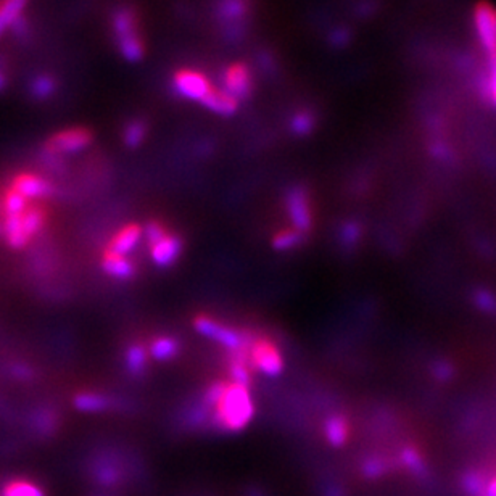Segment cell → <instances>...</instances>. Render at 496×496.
Here are the masks:
<instances>
[{
    "mask_svg": "<svg viewBox=\"0 0 496 496\" xmlns=\"http://www.w3.org/2000/svg\"><path fill=\"white\" fill-rule=\"evenodd\" d=\"M255 415L250 392L242 385L229 384L221 403L211 412L209 426L216 431L240 432L250 424Z\"/></svg>",
    "mask_w": 496,
    "mask_h": 496,
    "instance_id": "obj_1",
    "label": "cell"
},
{
    "mask_svg": "<svg viewBox=\"0 0 496 496\" xmlns=\"http://www.w3.org/2000/svg\"><path fill=\"white\" fill-rule=\"evenodd\" d=\"M112 26L121 55L129 62H139L145 55V42L142 39L136 10L128 5L119 7L113 13Z\"/></svg>",
    "mask_w": 496,
    "mask_h": 496,
    "instance_id": "obj_2",
    "label": "cell"
},
{
    "mask_svg": "<svg viewBox=\"0 0 496 496\" xmlns=\"http://www.w3.org/2000/svg\"><path fill=\"white\" fill-rule=\"evenodd\" d=\"M195 330L203 337L216 341V344L223 345L224 348L229 351L235 350H248L255 344L256 339H253L250 334L240 332L233 327L224 326V324L214 321V319L208 316H197L194 321Z\"/></svg>",
    "mask_w": 496,
    "mask_h": 496,
    "instance_id": "obj_3",
    "label": "cell"
},
{
    "mask_svg": "<svg viewBox=\"0 0 496 496\" xmlns=\"http://www.w3.org/2000/svg\"><path fill=\"white\" fill-rule=\"evenodd\" d=\"M285 209L295 230L306 235L313 229V211L310 194L305 185H292L285 194Z\"/></svg>",
    "mask_w": 496,
    "mask_h": 496,
    "instance_id": "obj_4",
    "label": "cell"
},
{
    "mask_svg": "<svg viewBox=\"0 0 496 496\" xmlns=\"http://www.w3.org/2000/svg\"><path fill=\"white\" fill-rule=\"evenodd\" d=\"M173 87L181 97L202 102L213 89L211 81L205 73L192 68H181L173 74Z\"/></svg>",
    "mask_w": 496,
    "mask_h": 496,
    "instance_id": "obj_5",
    "label": "cell"
},
{
    "mask_svg": "<svg viewBox=\"0 0 496 496\" xmlns=\"http://www.w3.org/2000/svg\"><path fill=\"white\" fill-rule=\"evenodd\" d=\"M474 23L478 39L490 58L496 57V8L488 2H478L474 10Z\"/></svg>",
    "mask_w": 496,
    "mask_h": 496,
    "instance_id": "obj_6",
    "label": "cell"
},
{
    "mask_svg": "<svg viewBox=\"0 0 496 496\" xmlns=\"http://www.w3.org/2000/svg\"><path fill=\"white\" fill-rule=\"evenodd\" d=\"M250 365L264 376L278 377L284 369V360L273 341L256 339L250 348Z\"/></svg>",
    "mask_w": 496,
    "mask_h": 496,
    "instance_id": "obj_7",
    "label": "cell"
},
{
    "mask_svg": "<svg viewBox=\"0 0 496 496\" xmlns=\"http://www.w3.org/2000/svg\"><path fill=\"white\" fill-rule=\"evenodd\" d=\"M92 132L86 128H70L60 131L47 142V152L52 155L76 153L92 144Z\"/></svg>",
    "mask_w": 496,
    "mask_h": 496,
    "instance_id": "obj_8",
    "label": "cell"
},
{
    "mask_svg": "<svg viewBox=\"0 0 496 496\" xmlns=\"http://www.w3.org/2000/svg\"><path fill=\"white\" fill-rule=\"evenodd\" d=\"M253 86H255L253 74L245 63H230L223 71V89L228 91L230 96H234L237 100H244V98L250 97Z\"/></svg>",
    "mask_w": 496,
    "mask_h": 496,
    "instance_id": "obj_9",
    "label": "cell"
},
{
    "mask_svg": "<svg viewBox=\"0 0 496 496\" xmlns=\"http://www.w3.org/2000/svg\"><path fill=\"white\" fill-rule=\"evenodd\" d=\"M184 240L178 234H168L163 240H159L155 247L150 248V256L155 266L168 269L174 266L183 256Z\"/></svg>",
    "mask_w": 496,
    "mask_h": 496,
    "instance_id": "obj_10",
    "label": "cell"
},
{
    "mask_svg": "<svg viewBox=\"0 0 496 496\" xmlns=\"http://www.w3.org/2000/svg\"><path fill=\"white\" fill-rule=\"evenodd\" d=\"M12 189L18 192L26 200L34 198H47L53 194V185L39 176L31 173H21L16 176L12 183Z\"/></svg>",
    "mask_w": 496,
    "mask_h": 496,
    "instance_id": "obj_11",
    "label": "cell"
},
{
    "mask_svg": "<svg viewBox=\"0 0 496 496\" xmlns=\"http://www.w3.org/2000/svg\"><path fill=\"white\" fill-rule=\"evenodd\" d=\"M142 235H144V230H142L139 224L126 226V228L121 229L119 233L113 237L112 242H110L107 253L117 256H126L137 247Z\"/></svg>",
    "mask_w": 496,
    "mask_h": 496,
    "instance_id": "obj_12",
    "label": "cell"
},
{
    "mask_svg": "<svg viewBox=\"0 0 496 496\" xmlns=\"http://www.w3.org/2000/svg\"><path fill=\"white\" fill-rule=\"evenodd\" d=\"M200 103L207 110H209V112L221 115V117H233V115L237 113V110H239L240 100H237L228 91L213 87L211 92H209Z\"/></svg>",
    "mask_w": 496,
    "mask_h": 496,
    "instance_id": "obj_13",
    "label": "cell"
},
{
    "mask_svg": "<svg viewBox=\"0 0 496 496\" xmlns=\"http://www.w3.org/2000/svg\"><path fill=\"white\" fill-rule=\"evenodd\" d=\"M350 435L348 419L341 415H332L324 421V438L334 448H340L346 443Z\"/></svg>",
    "mask_w": 496,
    "mask_h": 496,
    "instance_id": "obj_14",
    "label": "cell"
},
{
    "mask_svg": "<svg viewBox=\"0 0 496 496\" xmlns=\"http://www.w3.org/2000/svg\"><path fill=\"white\" fill-rule=\"evenodd\" d=\"M102 269L108 275L119 280H129L136 275V266L126 256H117L105 253Z\"/></svg>",
    "mask_w": 496,
    "mask_h": 496,
    "instance_id": "obj_15",
    "label": "cell"
},
{
    "mask_svg": "<svg viewBox=\"0 0 496 496\" xmlns=\"http://www.w3.org/2000/svg\"><path fill=\"white\" fill-rule=\"evenodd\" d=\"M181 348L183 345L176 337H157L148 346V355L155 361L167 363L174 360L181 353Z\"/></svg>",
    "mask_w": 496,
    "mask_h": 496,
    "instance_id": "obj_16",
    "label": "cell"
},
{
    "mask_svg": "<svg viewBox=\"0 0 496 496\" xmlns=\"http://www.w3.org/2000/svg\"><path fill=\"white\" fill-rule=\"evenodd\" d=\"M126 371L129 372L131 377L141 379L145 376L147 372V365H148V353L145 350V346L142 345H131L128 350H126Z\"/></svg>",
    "mask_w": 496,
    "mask_h": 496,
    "instance_id": "obj_17",
    "label": "cell"
},
{
    "mask_svg": "<svg viewBox=\"0 0 496 496\" xmlns=\"http://www.w3.org/2000/svg\"><path fill=\"white\" fill-rule=\"evenodd\" d=\"M400 464L403 466L411 476L417 478H426L429 476L426 461H424V457L415 446H405V448L400 451Z\"/></svg>",
    "mask_w": 496,
    "mask_h": 496,
    "instance_id": "obj_18",
    "label": "cell"
},
{
    "mask_svg": "<svg viewBox=\"0 0 496 496\" xmlns=\"http://www.w3.org/2000/svg\"><path fill=\"white\" fill-rule=\"evenodd\" d=\"M73 405L76 410L82 412H102L108 410L112 401L108 396L100 393H79L74 396Z\"/></svg>",
    "mask_w": 496,
    "mask_h": 496,
    "instance_id": "obj_19",
    "label": "cell"
},
{
    "mask_svg": "<svg viewBox=\"0 0 496 496\" xmlns=\"http://www.w3.org/2000/svg\"><path fill=\"white\" fill-rule=\"evenodd\" d=\"M26 2L27 0H4L0 4V34L7 27L13 26L16 20L21 18V12H23Z\"/></svg>",
    "mask_w": 496,
    "mask_h": 496,
    "instance_id": "obj_20",
    "label": "cell"
},
{
    "mask_svg": "<svg viewBox=\"0 0 496 496\" xmlns=\"http://www.w3.org/2000/svg\"><path fill=\"white\" fill-rule=\"evenodd\" d=\"M305 235L300 234L299 230H282V233L275 234L273 239V248L275 252H289L301 247Z\"/></svg>",
    "mask_w": 496,
    "mask_h": 496,
    "instance_id": "obj_21",
    "label": "cell"
},
{
    "mask_svg": "<svg viewBox=\"0 0 496 496\" xmlns=\"http://www.w3.org/2000/svg\"><path fill=\"white\" fill-rule=\"evenodd\" d=\"M462 488L469 496H485L487 493V478H485L481 472L469 471L462 476L461 481Z\"/></svg>",
    "mask_w": 496,
    "mask_h": 496,
    "instance_id": "obj_22",
    "label": "cell"
},
{
    "mask_svg": "<svg viewBox=\"0 0 496 496\" xmlns=\"http://www.w3.org/2000/svg\"><path fill=\"white\" fill-rule=\"evenodd\" d=\"M226 389H228V384L223 382V380H216V382L209 384L202 395L200 405L205 406L208 411L213 412L218 407V405L221 403L223 396L226 393Z\"/></svg>",
    "mask_w": 496,
    "mask_h": 496,
    "instance_id": "obj_23",
    "label": "cell"
},
{
    "mask_svg": "<svg viewBox=\"0 0 496 496\" xmlns=\"http://www.w3.org/2000/svg\"><path fill=\"white\" fill-rule=\"evenodd\" d=\"M390 471V462L382 456H367L361 464V472L366 478H379Z\"/></svg>",
    "mask_w": 496,
    "mask_h": 496,
    "instance_id": "obj_24",
    "label": "cell"
},
{
    "mask_svg": "<svg viewBox=\"0 0 496 496\" xmlns=\"http://www.w3.org/2000/svg\"><path fill=\"white\" fill-rule=\"evenodd\" d=\"M44 211L41 208H27L26 211L23 213V216H21V223H23V229L25 234L30 237H34L39 230L42 229L44 224Z\"/></svg>",
    "mask_w": 496,
    "mask_h": 496,
    "instance_id": "obj_25",
    "label": "cell"
},
{
    "mask_svg": "<svg viewBox=\"0 0 496 496\" xmlns=\"http://www.w3.org/2000/svg\"><path fill=\"white\" fill-rule=\"evenodd\" d=\"M314 126H316V118L311 112H299L290 121V131L295 136L311 134Z\"/></svg>",
    "mask_w": 496,
    "mask_h": 496,
    "instance_id": "obj_26",
    "label": "cell"
},
{
    "mask_svg": "<svg viewBox=\"0 0 496 496\" xmlns=\"http://www.w3.org/2000/svg\"><path fill=\"white\" fill-rule=\"evenodd\" d=\"M4 209L5 216H18V214H23L27 209V200L25 197H21L18 192L10 189L7 195H5Z\"/></svg>",
    "mask_w": 496,
    "mask_h": 496,
    "instance_id": "obj_27",
    "label": "cell"
},
{
    "mask_svg": "<svg viewBox=\"0 0 496 496\" xmlns=\"http://www.w3.org/2000/svg\"><path fill=\"white\" fill-rule=\"evenodd\" d=\"M145 134H147L145 124L142 123V121H132V123L128 124V128L124 129V136H123L124 144L131 148L139 147L142 142H144Z\"/></svg>",
    "mask_w": 496,
    "mask_h": 496,
    "instance_id": "obj_28",
    "label": "cell"
},
{
    "mask_svg": "<svg viewBox=\"0 0 496 496\" xmlns=\"http://www.w3.org/2000/svg\"><path fill=\"white\" fill-rule=\"evenodd\" d=\"M4 496H44L39 487L26 481H15L4 490Z\"/></svg>",
    "mask_w": 496,
    "mask_h": 496,
    "instance_id": "obj_29",
    "label": "cell"
},
{
    "mask_svg": "<svg viewBox=\"0 0 496 496\" xmlns=\"http://www.w3.org/2000/svg\"><path fill=\"white\" fill-rule=\"evenodd\" d=\"M490 70L488 74L482 79V93L483 97H487L490 102H492L496 107V57L490 58Z\"/></svg>",
    "mask_w": 496,
    "mask_h": 496,
    "instance_id": "obj_30",
    "label": "cell"
},
{
    "mask_svg": "<svg viewBox=\"0 0 496 496\" xmlns=\"http://www.w3.org/2000/svg\"><path fill=\"white\" fill-rule=\"evenodd\" d=\"M361 226L358 223H345L340 229V242L345 248H353L361 239Z\"/></svg>",
    "mask_w": 496,
    "mask_h": 496,
    "instance_id": "obj_31",
    "label": "cell"
},
{
    "mask_svg": "<svg viewBox=\"0 0 496 496\" xmlns=\"http://www.w3.org/2000/svg\"><path fill=\"white\" fill-rule=\"evenodd\" d=\"M142 230H144V235H145L148 248L155 247L159 240H163L164 237L168 235L167 229H164L163 226L159 224V223H157V221H148L144 226V228H142Z\"/></svg>",
    "mask_w": 496,
    "mask_h": 496,
    "instance_id": "obj_32",
    "label": "cell"
},
{
    "mask_svg": "<svg viewBox=\"0 0 496 496\" xmlns=\"http://www.w3.org/2000/svg\"><path fill=\"white\" fill-rule=\"evenodd\" d=\"M55 89V82L52 78H48V76H39L34 82H32V93H34L36 97H48Z\"/></svg>",
    "mask_w": 496,
    "mask_h": 496,
    "instance_id": "obj_33",
    "label": "cell"
},
{
    "mask_svg": "<svg viewBox=\"0 0 496 496\" xmlns=\"http://www.w3.org/2000/svg\"><path fill=\"white\" fill-rule=\"evenodd\" d=\"M474 300H476L477 306L481 308V310L488 311V313H495L496 311V299L492 294H490V292L478 290L477 294H476V296H474Z\"/></svg>",
    "mask_w": 496,
    "mask_h": 496,
    "instance_id": "obj_34",
    "label": "cell"
},
{
    "mask_svg": "<svg viewBox=\"0 0 496 496\" xmlns=\"http://www.w3.org/2000/svg\"><path fill=\"white\" fill-rule=\"evenodd\" d=\"M453 366L450 365V363H437V365L433 366V374H435V377H438V379H450L451 376H453Z\"/></svg>",
    "mask_w": 496,
    "mask_h": 496,
    "instance_id": "obj_35",
    "label": "cell"
},
{
    "mask_svg": "<svg viewBox=\"0 0 496 496\" xmlns=\"http://www.w3.org/2000/svg\"><path fill=\"white\" fill-rule=\"evenodd\" d=\"M485 496H496V477L492 478V481H488L487 493H485Z\"/></svg>",
    "mask_w": 496,
    "mask_h": 496,
    "instance_id": "obj_36",
    "label": "cell"
},
{
    "mask_svg": "<svg viewBox=\"0 0 496 496\" xmlns=\"http://www.w3.org/2000/svg\"><path fill=\"white\" fill-rule=\"evenodd\" d=\"M4 84H5V78H4V74L0 73V91L4 89Z\"/></svg>",
    "mask_w": 496,
    "mask_h": 496,
    "instance_id": "obj_37",
    "label": "cell"
},
{
    "mask_svg": "<svg viewBox=\"0 0 496 496\" xmlns=\"http://www.w3.org/2000/svg\"><path fill=\"white\" fill-rule=\"evenodd\" d=\"M0 235H5V229H4L2 223H0Z\"/></svg>",
    "mask_w": 496,
    "mask_h": 496,
    "instance_id": "obj_38",
    "label": "cell"
}]
</instances>
